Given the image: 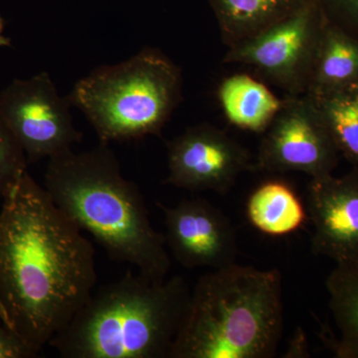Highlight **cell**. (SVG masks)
Returning a JSON list of instances; mask_svg holds the SVG:
<instances>
[{
	"label": "cell",
	"mask_w": 358,
	"mask_h": 358,
	"mask_svg": "<svg viewBox=\"0 0 358 358\" xmlns=\"http://www.w3.org/2000/svg\"><path fill=\"white\" fill-rule=\"evenodd\" d=\"M38 353L13 327L0 320V358H32Z\"/></svg>",
	"instance_id": "ffe728a7"
},
{
	"label": "cell",
	"mask_w": 358,
	"mask_h": 358,
	"mask_svg": "<svg viewBox=\"0 0 358 358\" xmlns=\"http://www.w3.org/2000/svg\"><path fill=\"white\" fill-rule=\"evenodd\" d=\"M308 357V348L307 345V339L303 336V333L301 331H296L294 334L292 345L289 346V352H287V357Z\"/></svg>",
	"instance_id": "44dd1931"
},
{
	"label": "cell",
	"mask_w": 358,
	"mask_h": 358,
	"mask_svg": "<svg viewBox=\"0 0 358 358\" xmlns=\"http://www.w3.org/2000/svg\"><path fill=\"white\" fill-rule=\"evenodd\" d=\"M317 0L256 36L230 47L224 63L254 68L288 96L307 94L324 24Z\"/></svg>",
	"instance_id": "8992f818"
},
{
	"label": "cell",
	"mask_w": 358,
	"mask_h": 358,
	"mask_svg": "<svg viewBox=\"0 0 358 358\" xmlns=\"http://www.w3.org/2000/svg\"><path fill=\"white\" fill-rule=\"evenodd\" d=\"M0 320H1L2 322H6L7 326L13 327H11L10 320H9L6 306H4L3 301H2L1 293H0Z\"/></svg>",
	"instance_id": "7402d4cb"
},
{
	"label": "cell",
	"mask_w": 358,
	"mask_h": 358,
	"mask_svg": "<svg viewBox=\"0 0 358 358\" xmlns=\"http://www.w3.org/2000/svg\"><path fill=\"white\" fill-rule=\"evenodd\" d=\"M166 242L174 258L187 268H220L236 263V232L228 217L210 202L185 199L162 206Z\"/></svg>",
	"instance_id": "30bf717a"
},
{
	"label": "cell",
	"mask_w": 358,
	"mask_h": 358,
	"mask_svg": "<svg viewBox=\"0 0 358 358\" xmlns=\"http://www.w3.org/2000/svg\"><path fill=\"white\" fill-rule=\"evenodd\" d=\"M217 96L228 122L252 133H265L284 103L263 82L246 74L224 79Z\"/></svg>",
	"instance_id": "7c38bea8"
},
{
	"label": "cell",
	"mask_w": 358,
	"mask_h": 358,
	"mask_svg": "<svg viewBox=\"0 0 358 358\" xmlns=\"http://www.w3.org/2000/svg\"><path fill=\"white\" fill-rule=\"evenodd\" d=\"M9 45V40L4 36V21L0 16V46H7Z\"/></svg>",
	"instance_id": "603a6c76"
},
{
	"label": "cell",
	"mask_w": 358,
	"mask_h": 358,
	"mask_svg": "<svg viewBox=\"0 0 358 358\" xmlns=\"http://www.w3.org/2000/svg\"><path fill=\"white\" fill-rule=\"evenodd\" d=\"M282 329L280 271L234 263L195 285L171 358H272Z\"/></svg>",
	"instance_id": "277c9868"
},
{
	"label": "cell",
	"mask_w": 358,
	"mask_h": 358,
	"mask_svg": "<svg viewBox=\"0 0 358 358\" xmlns=\"http://www.w3.org/2000/svg\"><path fill=\"white\" fill-rule=\"evenodd\" d=\"M339 152L312 96H288L265 131L255 169L271 173L333 174Z\"/></svg>",
	"instance_id": "ba28073f"
},
{
	"label": "cell",
	"mask_w": 358,
	"mask_h": 358,
	"mask_svg": "<svg viewBox=\"0 0 358 358\" xmlns=\"http://www.w3.org/2000/svg\"><path fill=\"white\" fill-rule=\"evenodd\" d=\"M246 215L255 229L272 237L296 232L308 218V209L294 188L281 180L259 185L247 200Z\"/></svg>",
	"instance_id": "5bb4252c"
},
{
	"label": "cell",
	"mask_w": 358,
	"mask_h": 358,
	"mask_svg": "<svg viewBox=\"0 0 358 358\" xmlns=\"http://www.w3.org/2000/svg\"><path fill=\"white\" fill-rule=\"evenodd\" d=\"M307 209L313 253L336 264L358 262V166L338 178H310Z\"/></svg>",
	"instance_id": "8fae6325"
},
{
	"label": "cell",
	"mask_w": 358,
	"mask_h": 358,
	"mask_svg": "<svg viewBox=\"0 0 358 358\" xmlns=\"http://www.w3.org/2000/svg\"><path fill=\"white\" fill-rule=\"evenodd\" d=\"M96 282L93 245L26 171L0 208V293L11 327L39 352Z\"/></svg>",
	"instance_id": "6da1fadb"
},
{
	"label": "cell",
	"mask_w": 358,
	"mask_h": 358,
	"mask_svg": "<svg viewBox=\"0 0 358 358\" xmlns=\"http://www.w3.org/2000/svg\"><path fill=\"white\" fill-rule=\"evenodd\" d=\"M358 86V39L324 21L308 95Z\"/></svg>",
	"instance_id": "9a60e30c"
},
{
	"label": "cell",
	"mask_w": 358,
	"mask_h": 358,
	"mask_svg": "<svg viewBox=\"0 0 358 358\" xmlns=\"http://www.w3.org/2000/svg\"><path fill=\"white\" fill-rule=\"evenodd\" d=\"M69 99L58 93L47 73L13 80L0 93V120L29 162L73 150L82 134L75 128Z\"/></svg>",
	"instance_id": "52a82bcc"
},
{
	"label": "cell",
	"mask_w": 358,
	"mask_h": 358,
	"mask_svg": "<svg viewBox=\"0 0 358 358\" xmlns=\"http://www.w3.org/2000/svg\"><path fill=\"white\" fill-rule=\"evenodd\" d=\"M44 188L78 227L112 260L128 263L152 279H164L171 259L164 235L152 226L138 186L122 176L108 143L49 159Z\"/></svg>",
	"instance_id": "7a4b0ae2"
},
{
	"label": "cell",
	"mask_w": 358,
	"mask_h": 358,
	"mask_svg": "<svg viewBox=\"0 0 358 358\" xmlns=\"http://www.w3.org/2000/svg\"><path fill=\"white\" fill-rule=\"evenodd\" d=\"M166 185L192 192L226 194L238 178L253 169L251 155L225 131L199 124L167 145Z\"/></svg>",
	"instance_id": "9c48e42d"
},
{
	"label": "cell",
	"mask_w": 358,
	"mask_h": 358,
	"mask_svg": "<svg viewBox=\"0 0 358 358\" xmlns=\"http://www.w3.org/2000/svg\"><path fill=\"white\" fill-rule=\"evenodd\" d=\"M182 98V75L159 50L145 48L80 80L69 96L101 143L159 136Z\"/></svg>",
	"instance_id": "5b68a950"
},
{
	"label": "cell",
	"mask_w": 358,
	"mask_h": 358,
	"mask_svg": "<svg viewBox=\"0 0 358 358\" xmlns=\"http://www.w3.org/2000/svg\"><path fill=\"white\" fill-rule=\"evenodd\" d=\"M308 0H210L228 48L289 17Z\"/></svg>",
	"instance_id": "4fadbf2b"
},
{
	"label": "cell",
	"mask_w": 358,
	"mask_h": 358,
	"mask_svg": "<svg viewBox=\"0 0 358 358\" xmlns=\"http://www.w3.org/2000/svg\"><path fill=\"white\" fill-rule=\"evenodd\" d=\"M190 296L181 275L129 273L93 292L49 345L65 358H171Z\"/></svg>",
	"instance_id": "3957f363"
},
{
	"label": "cell",
	"mask_w": 358,
	"mask_h": 358,
	"mask_svg": "<svg viewBox=\"0 0 358 358\" xmlns=\"http://www.w3.org/2000/svg\"><path fill=\"white\" fill-rule=\"evenodd\" d=\"M324 20L358 39V0H317Z\"/></svg>",
	"instance_id": "d6986e66"
},
{
	"label": "cell",
	"mask_w": 358,
	"mask_h": 358,
	"mask_svg": "<svg viewBox=\"0 0 358 358\" xmlns=\"http://www.w3.org/2000/svg\"><path fill=\"white\" fill-rule=\"evenodd\" d=\"M27 157L20 143L0 120V199L27 171Z\"/></svg>",
	"instance_id": "ac0fdd59"
},
{
	"label": "cell",
	"mask_w": 358,
	"mask_h": 358,
	"mask_svg": "<svg viewBox=\"0 0 358 358\" xmlns=\"http://www.w3.org/2000/svg\"><path fill=\"white\" fill-rule=\"evenodd\" d=\"M338 338H327L336 357L358 358V262L336 264L326 281Z\"/></svg>",
	"instance_id": "2e32d148"
},
{
	"label": "cell",
	"mask_w": 358,
	"mask_h": 358,
	"mask_svg": "<svg viewBox=\"0 0 358 358\" xmlns=\"http://www.w3.org/2000/svg\"><path fill=\"white\" fill-rule=\"evenodd\" d=\"M310 96L339 155L358 166V86Z\"/></svg>",
	"instance_id": "e0dca14e"
}]
</instances>
